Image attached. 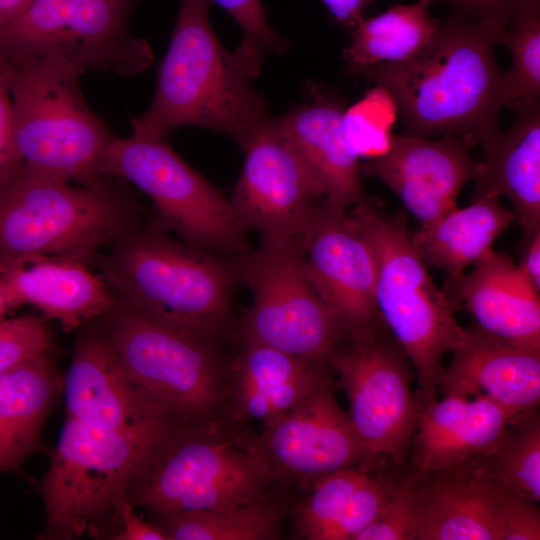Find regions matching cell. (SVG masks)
Wrapping results in <instances>:
<instances>
[{"label": "cell", "mask_w": 540, "mask_h": 540, "mask_svg": "<svg viewBox=\"0 0 540 540\" xmlns=\"http://www.w3.org/2000/svg\"><path fill=\"white\" fill-rule=\"evenodd\" d=\"M507 21L497 18L442 23L413 58L365 68V76L394 100L404 134L455 135L473 146L498 127L504 71L496 59Z\"/></svg>", "instance_id": "cell-1"}, {"label": "cell", "mask_w": 540, "mask_h": 540, "mask_svg": "<svg viewBox=\"0 0 540 540\" xmlns=\"http://www.w3.org/2000/svg\"><path fill=\"white\" fill-rule=\"evenodd\" d=\"M210 4L180 0L153 100L131 119L133 134L166 138L174 128L195 125L240 144L268 115L265 100L252 85L265 53L244 41L228 51L210 25Z\"/></svg>", "instance_id": "cell-2"}, {"label": "cell", "mask_w": 540, "mask_h": 540, "mask_svg": "<svg viewBox=\"0 0 540 540\" xmlns=\"http://www.w3.org/2000/svg\"><path fill=\"white\" fill-rule=\"evenodd\" d=\"M110 246L100 266L117 301L215 343L229 330L235 258L178 242L157 225L137 227Z\"/></svg>", "instance_id": "cell-3"}, {"label": "cell", "mask_w": 540, "mask_h": 540, "mask_svg": "<svg viewBox=\"0 0 540 540\" xmlns=\"http://www.w3.org/2000/svg\"><path fill=\"white\" fill-rule=\"evenodd\" d=\"M13 134L21 171L92 184L112 136L88 106L83 68L56 53L8 57Z\"/></svg>", "instance_id": "cell-4"}, {"label": "cell", "mask_w": 540, "mask_h": 540, "mask_svg": "<svg viewBox=\"0 0 540 540\" xmlns=\"http://www.w3.org/2000/svg\"><path fill=\"white\" fill-rule=\"evenodd\" d=\"M137 227L131 196L103 179L73 186L19 170L0 182V264L33 256L86 264Z\"/></svg>", "instance_id": "cell-5"}, {"label": "cell", "mask_w": 540, "mask_h": 540, "mask_svg": "<svg viewBox=\"0 0 540 540\" xmlns=\"http://www.w3.org/2000/svg\"><path fill=\"white\" fill-rule=\"evenodd\" d=\"M349 211L373 250L379 315L416 369L417 405L436 400L443 357L463 330L455 308L417 252L405 215L388 214L367 197Z\"/></svg>", "instance_id": "cell-6"}, {"label": "cell", "mask_w": 540, "mask_h": 540, "mask_svg": "<svg viewBox=\"0 0 540 540\" xmlns=\"http://www.w3.org/2000/svg\"><path fill=\"white\" fill-rule=\"evenodd\" d=\"M171 434L130 435L66 415L40 485L45 509L41 538L112 539L128 486Z\"/></svg>", "instance_id": "cell-7"}, {"label": "cell", "mask_w": 540, "mask_h": 540, "mask_svg": "<svg viewBox=\"0 0 540 540\" xmlns=\"http://www.w3.org/2000/svg\"><path fill=\"white\" fill-rule=\"evenodd\" d=\"M274 483L250 436L221 422L174 431L133 478L125 498L154 516L227 511L261 498Z\"/></svg>", "instance_id": "cell-8"}, {"label": "cell", "mask_w": 540, "mask_h": 540, "mask_svg": "<svg viewBox=\"0 0 540 540\" xmlns=\"http://www.w3.org/2000/svg\"><path fill=\"white\" fill-rule=\"evenodd\" d=\"M103 317L127 376L180 425L226 422L227 365L215 342L154 321L116 299Z\"/></svg>", "instance_id": "cell-9"}, {"label": "cell", "mask_w": 540, "mask_h": 540, "mask_svg": "<svg viewBox=\"0 0 540 540\" xmlns=\"http://www.w3.org/2000/svg\"><path fill=\"white\" fill-rule=\"evenodd\" d=\"M100 173L130 181L153 201L158 224L184 243L230 258L249 251L246 230L231 203L166 142L132 134L111 136Z\"/></svg>", "instance_id": "cell-10"}, {"label": "cell", "mask_w": 540, "mask_h": 540, "mask_svg": "<svg viewBox=\"0 0 540 540\" xmlns=\"http://www.w3.org/2000/svg\"><path fill=\"white\" fill-rule=\"evenodd\" d=\"M239 281L252 303L239 324L241 342L326 362L352 330L322 299L304 263L300 239L261 242L236 257Z\"/></svg>", "instance_id": "cell-11"}, {"label": "cell", "mask_w": 540, "mask_h": 540, "mask_svg": "<svg viewBox=\"0 0 540 540\" xmlns=\"http://www.w3.org/2000/svg\"><path fill=\"white\" fill-rule=\"evenodd\" d=\"M349 401L348 417L362 445V471L401 464L416 430L411 361L384 322L351 330L328 355Z\"/></svg>", "instance_id": "cell-12"}, {"label": "cell", "mask_w": 540, "mask_h": 540, "mask_svg": "<svg viewBox=\"0 0 540 540\" xmlns=\"http://www.w3.org/2000/svg\"><path fill=\"white\" fill-rule=\"evenodd\" d=\"M143 0H32L0 27V52L8 57L56 53L85 71L134 76L153 62L149 44L129 22Z\"/></svg>", "instance_id": "cell-13"}, {"label": "cell", "mask_w": 540, "mask_h": 540, "mask_svg": "<svg viewBox=\"0 0 540 540\" xmlns=\"http://www.w3.org/2000/svg\"><path fill=\"white\" fill-rule=\"evenodd\" d=\"M239 145L244 164L229 201L240 224L258 232L261 242L300 237L325 189L280 118L267 115Z\"/></svg>", "instance_id": "cell-14"}, {"label": "cell", "mask_w": 540, "mask_h": 540, "mask_svg": "<svg viewBox=\"0 0 540 540\" xmlns=\"http://www.w3.org/2000/svg\"><path fill=\"white\" fill-rule=\"evenodd\" d=\"M251 446L276 483L308 490L319 479L365 460L362 445L334 393L329 372L295 407L262 427Z\"/></svg>", "instance_id": "cell-15"}, {"label": "cell", "mask_w": 540, "mask_h": 540, "mask_svg": "<svg viewBox=\"0 0 540 540\" xmlns=\"http://www.w3.org/2000/svg\"><path fill=\"white\" fill-rule=\"evenodd\" d=\"M64 394L67 416L103 429L165 437L182 427L127 376L104 330L78 340Z\"/></svg>", "instance_id": "cell-16"}, {"label": "cell", "mask_w": 540, "mask_h": 540, "mask_svg": "<svg viewBox=\"0 0 540 540\" xmlns=\"http://www.w3.org/2000/svg\"><path fill=\"white\" fill-rule=\"evenodd\" d=\"M299 239L312 284L350 329L383 322L375 302L373 250L349 209L324 199Z\"/></svg>", "instance_id": "cell-17"}, {"label": "cell", "mask_w": 540, "mask_h": 540, "mask_svg": "<svg viewBox=\"0 0 540 540\" xmlns=\"http://www.w3.org/2000/svg\"><path fill=\"white\" fill-rule=\"evenodd\" d=\"M463 137L438 139L394 136L384 156L367 160L361 170L395 193L420 225H426L457 206L461 189L476 180L480 163Z\"/></svg>", "instance_id": "cell-18"}, {"label": "cell", "mask_w": 540, "mask_h": 540, "mask_svg": "<svg viewBox=\"0 0 540 540\" xmlns=\"http://www.w3.org/2000/svg\"><path fill=\"white\" fill-rule=\"evenodd\" d=\"M411 474L413 540H502L497 515L499 481L485 469L479 456Z\"/></svg>", "instance_id": "cell-19"}, {"label": "cell", "mask_w": 540, "mask_h": 540, "mask_svg": "<svg viewBox=\"0 0 540 540\" xmlns=\"http://www.w3.org/2000/svg\"><path fill=\"white\" fill-rule=\"evenodd\" d=\"M443 369L438 390L470 397L484 395L516 414L538 408L540 350L509 342L477 325L463 328Z\"/></svg>", "instance_id": "cell-20"}, {"label": "cell", "mask_w": 540, "mask_h": 540, "mask_svg": "<svg viewBox=\"0 0 540 540\" xmlns=\"http://www.w3.org/2000/svg\"><path fill=\"white\" fill-rule=\"evenodd\" d=\"M327 372V362L243 342L227 365L225 421L238 428L252 420L266 426L300 403Z\"/></svg>", "instance_id": "cell-21"}, {"label": "cell", "mask_w": 540, "mask_h": 540, "mask_svg": "<svg viewBox=\"0 0 540 540\" xmlns=\"http://www.w3.org/2000/svg\"><path fill=\"white\" fill-rule=\"evenodd\" d=\"M417 408L408 470L416 475L489 453L518 415L484 395L445 394Z\"/></svg>", "instance_id": "cell-22"}, {"label": "cell", "mask_w": 540, "mask_h": 540, "mask_svg": "<svg viewBox=\"0 0 540 540\" xmlns=\"http://www.w3.org/2000/svg\"><path fill=\"white\" fill-rule=\"evenodd\" d=\"M476 325L509 342L540 350V293L517 263L494 250L442 289Z\"/></svg>", "instance_id": "cell-23"}, {"label": "cell", "mask_w": 540, "mask_h": 540, "mask_svg": "<svg viewBox=\"0 0 540 540\" xmlns=\"http://www.w3.org/2000/svg\"><path fill=\"white\" fill-rule=\"evenodd\" d=\"M0 281L17 308L30 304L65 332L103 316L115 303L104 278L66 258L33 256L1 263Z\"/></svg>", "instance_id": "cell-24"}, {"label": "cell", "mask_w": 540, "mask_h": 540, "mask_svg": "<svg viewBox=\"0 0 540 540\" xmlns=\"http://www.w3.org/2000/svg\"><path fill=\"white\" fill-rule=\"evenodd\" d=\"M513 111L511 126L497 127L479 142L483 158L473 198L486 193L505 197L520 227V243H524L540 232L539 103Z\"/></svg>", "instance_id": "cell-25"}, {"label": "cell", "mask_w": 540, "mask_h": 540, "mask_svg": "<svg viewBox=\"0 0 540 540\" xmlns=\"http://www.w3.org/2000/svg\"><path fill=\"white\" fill-rule=\"evenodd\" d=\"M344 110L335 98L317 95L280 117V122L322 182L326 202L337 208L350 209L366 196L360 179V159L345 140Z\"/></svg>", "instance_id": "cell-26"}, {"label": "cell", "mask_w": 540, "mask_h": 540, "mask_svg": "<svg viewBox=\"0 0 540 540\" xmlns=\"http://www.w3.org/2000/svg\"><path fill=\"white\" fill-rule=\"evenodd\" d=\"M515 221L513 210L501 197L486 193L466 207H454L436 220L411 233L414 246L427 265L446 274L444 286L457 282L490 251Z\"/></svg>", "instance_id": "cell-27"}, {"label": "cell", "mask_w": 540, "mask_h": 540, "mask_svg": "<svg viewBox=\"0 0 540 540\" xmlns=\"http://www.w3.org/2000/svg\"><path fill=\"white\" fill-rule=\"evenodd\" d=\"M58 384L51 355L0 373V472H18L42 449V431Z\"/></svg>", "instance_id": "cell-28"}, {"label": "cell", "mask_w": 540, "mask_h": 540, "mask_svg": "<svg viewBox=\"0 0 540 540\" xmlns=\"http://www.w3.org/2000/svg\"><path fill=\"white\" fill-rule=\"evenodd\" d=\"M431 1L398 4L359 22L343 54L350 72L357 74L374 65L401 63L426 48L442 24L429 13Z\"/></svg>", "instance_id": "cell-29"}, {"label": "cell", "mask_w": 540, "mask_h": 540, "mask_svg": "<svg viewBox=\"0 0 540 540\" xmlns=\"http://www.w3.org/2000/svg\"><path fill=\"white\" fill-rule=\"evenodd\" d=\"M291 507L287 495L269 490L227 511L183 510L155 519L168 540H277Z\"/></svg>", "instance_id": "cell-30"}, {"label": "cell", "mask_w": 540, "mask_h": 540, "mask_svg": "<svg viewBox=\"0 0 540 540\" xmlns=\"http://www.w3.org/2000/svg\"><path fill=\"white\" fill-rule=\"evenodd\" d=\"M485 469L499 481L540 501V417L538 408L515 416L493 449L479 456Z\"/></svg>", "instance_id": "cell-31"}, {"label": "cell", "mask_w": 540, "mask_h": 540, "mask_svg": "<svg viewBox=\"0 0 540 540\" xmlns=\"http://www.w3.org/2000/svg\"><path fill=\"white\" fill-rule=\"evenodd\" d=\"M501 44L512 57L504 72V106L512 110L533 106L540 97V9L535 3L513 16Z\"/></svg>", "instance_id": "cell-32"}, {"label": "cell", "mask_w": 540, "mask_h": 540, "mask_svg": "<svg viewBox=\"0 0 540 540\" xmlns=\"http://www.w3.org/2000/svg\"><path fill=\"white\" fill-rule=\"evenodd\" d=\"M366 473L359 468H348L315 482L307 490V496L290 510L298 535L307 540H330Z\"/></svg>", "instance_id": "cell-33"}, {"label": "cell", "mask_w": 540, "mask_h": 540, "mask_svg": "<svg viewBox=\"0 0 540 540\" xmlns=\"http://www.w3.org/2000/svg\"><path fill=\"white\" fill-rule=\"evenodd\" d=\"M396 114L397 108L391 95L378 85L345 109L343 132L351 151L366 161L388 153L394 141L392 128Z\"/></svg>", "instance_id": "cell-34"}, {"label": "cell", "mask_w": 540, "mask_h": 540, "mask_svg": "<svg viewBox=\"0 0 540 540\" xmlns=\"http://www.w3.org/2000/svg\"><path fill=\"white\" fill-rule=\"evenodd\" d=\"M52 351V336L43 316L26 314L0 320V373Z\"/></svg>", "instance_id": "cell-35"}, {"label": "cell", "mask_w": 540, "mask_h": 540, "mask_svg": "<svg viewBox=\"0 0 540 540\" xmlns=\"http://www.w3.org/2000/svg\"><path fill=\"white\" fill-rule=\"evenodd\" d=\"M414 527V478L408 471L392 481L389 497L380 514L356 540H413Z\"/></svg>", "instance_id": "cell-36"}, {"label": "cell", "mask_w": 540, "mask_h": 540, "mask_svg": "<svg viewBox=\"0 0 540 540\" xmlns=\"http://www.w3.org/2000/svg\"><path fill=\"white\" fill-rule=\"evenodd\" d=\"M497 515L502 540L540 539L538 503L529 500L501 481L498 486Z\"/></svg>", "instance_id": "cell-37"}, {"label": "cell", "mask_w": 540, "mask_h": 540, "mask_svg": "<svg viewBox=\"0 0 540 540\" xmlns=\"http://www.w3.org/2000/svg\"><path fill=\"white\" fill-rule=\"evenodd\" d=\"M221 6L243 32L242 41L261 51L281 53L285 42L269 25L260 0H210Z\"/></svg>", "instance_id": "cell-38"}, {"label": "cell", "mask_w": 540, "mask_h": 540, "mask_svg": "<svg viewBox=\"0 0 540 540\" xmlns=\"http://www.w3.org/2000/svg\"><path fill=\"white\" fill-rule=\"evenodd\" d=\"M20 169L14 144L9 60L0 52V182L10 178Z\"/></svg>", "instance_id": "cell-39"}, {"label": "cell", "mask_w": 540, "mask_h": 540, "mask_svg": "<svg viewBox=\"0 0 540 540\" xmlns=\"http://www.w3.org/2000/svg\"><path fill=\"white\" fill-rule=\"evenodd\" d=\"M120 524L114 540H168L156 522L145 520L124 497L119 504Z\"/></svg>", "instance_id": "cell-40"}, {"label": "cell", "mask_w": 540, "mask_h": 540, "mask_svg": "<svg viewBox=\"0 0 540 540\" xmlns=\"http://www.w3.org/2000/svg\"><path fill=\"white\" fill-rule=\"evenodd\" d=\"M456 6L471 13L476 19L497 18L509 21L520 11L539 0H451Z\"/></svg>", "instance_id": "cell-41"}, {"label": "cell", "mask_w": 540, "mask_h": 540, "mask_svg": "<svg viewBox=\"0 0 540 540\" xmlns=\"http://www.w3.org/2000/svg\"><path fill=\"white\" fill-rule=\"evenodd\" d=\"M521 258L518 264L533 287L540 293V232L520 243Z\"/></svg>", "instance_id": "cell-42"}, {"label": "cell", "mask_w": 540, "mask_h": 540, "mask_svg": "<svg viewBox=\"0 0 540 540\" xmlns=\"http://www.w3.org/2000/svg\"><path fill=\"white\" fill-rule=\"evenodd\" d=\"M334 18L342 25L354 28L364 17L371 0H322Z\"/></svg>", "instance_id": "cell-43"}, {"label": "cell", "mask_w": 540, "mask_h": 540, "mask_svg": "<svg viewBox=\"0 0 540 540\" xmlns=\"http://www.w3.org/2000/svg\"><path fill=\"white\" fill-rule=\"evenodd\" d=\"M32 0H0V27L17 18Z\"/></svg>", "instance_id": "cell-44"}, {"label": "cell", "mask_w": 540, "mask_h": 540, "mask_svg": "<svg viewBox=\"0 0 540 540\" xmlns=\"http://www.w3.org/2000/svg\"><path fill=\"white\" fill-rule=\"evenodd\" d=\"M17 308L6 287L0 281V320L13 309Z\"/></svg>", "instance_id": "cell-45"}]
</instances>
